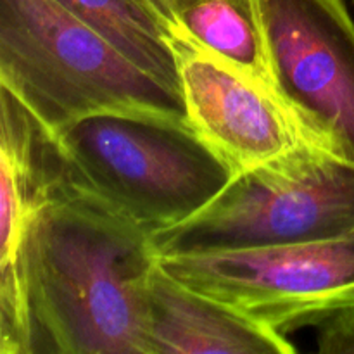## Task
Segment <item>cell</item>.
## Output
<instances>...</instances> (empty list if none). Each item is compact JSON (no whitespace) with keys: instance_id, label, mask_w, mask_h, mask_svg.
Segmentation results:
<instances>
[{"instance_id":"obj_1","label":"cell","mask_w":354,"mask_h":354,"mask_svg":"<svg viewBox=\"0 0 354 354\" xmlns=\"http://www.w3.org/2000/svg\"><path fill=\"white\" fill-rule=\"evenodd\" d=\"M151 235L88 190L41 207L21 251L35 354H149Z\"/></svg>"},{"instance_id":"obj_2","label":"cell","mask_w":354,"mask_h":354,"mask_svg":"<svg viewBox=\"0 0 354 354\" xmlns=\"http://www.w3.org/2000/svg\"><path fill=\"white\" fill-rule=\"evenodd\" d=\"M0 85L55 133L99 113L189 120L183 95L54 0H0Z\"/></svg>"},{"instance_id":"obj_3","label":"cell","mask_w":354,"mask_h":354,"mask_svg":"<svg viewBox=\"0 0 354 354\" xmlns=\"http://www.w3.org/2000/svg\"><path fill=\"white\" fill-rule=\"evenodd\" d=\"M57 137L83 189L151 237L196 216L237 175L190 120L99 113Z\"/></svg>"},{"instance_id":"obj_4","label":"cell","mask_w":354,"mask_h":354,"mask_svg":"<svg viewBox=\"0 0 354 354\" xmlns=\"http://www.w3.org/2000/svg\"><path fill=\"white\" fill-rule=\"evenodd\" d=\"M354 228V165L301 140L244 169L190 220L152 235L156 256L266 249Z\"/></svg>"},{"instance_id":"obj_5","label":"cell","mask_w":354,"mask_h":354,"mask_svg":"<svg viewBox=\"0 0 354 354\" xmlns=\"http://www.w3.org/2000/svg\"><path fill=\"white\" fill-rule=\"evenodd\" d=\"M168 275L282 335L354 303V228L292 245L161 258Z\"/></svg>"},{"instance_id":"obj_6","label":"cell","mask_w":354,"mask_h":354,"mask_svg":"<svg viewBox=\"0 0 354 354\" xmlns=\"http://www.w3.org/2000/svg\"><path fill=\"white\" fill-rule=\"evenodd\" d=\"M273 93L304 142L354 165V21L344 0H256Z\"/></svg>"},{"instance_id":"obj_7","label":"cell","mask_w":354,"mask_h":354,"mask_svg":"<svg viewBox=\"0 0 354 354\" xmlns=\"http://www.w3.org/2000/svg\"><path fill=\"white\" fill-rule=\"evenodd\" d=\"M0 354H35L21 251L35 214L85 190L55 131L0 85Z\"/></svg>"},{"instance_id":"obj_8","label":"cell","mask_w":354,"mask_h":354,"mask_svg":"<svg viewBox=\"0 0 354 354\" xmlns=\"http://www.w3.org/2000/svg\"><path fill=\"white\" fill-rule=\"evenodd\" d=\"M175 48L190 123L235 171L263 165L303 140L272 90L180 35Z\"/></svg>"},{"instance_id":"obj_9","label":"cell","mask_w":354,"mask_h":354,"mask_svg":"<svg viewBox=\"0 0 354 354\" xmlns=\"http://www.w3.org/2000/svg\"><path fill=\"white\" fill-rule=\"evenodd\" d=\"M149 354H290L275 328L197 292L156 265L145 294Z\"/></svg>"},{"instance_id":"obj_10","label":"cell","mask_w":354,"mask_h":354,"mask_svg":"<svg viewBox=\"0 0 354 354\" xmlns=\"http://www.w3.org/2000/svg\"><path fill=\"white\" fill-rule=\"evenodd\" d=\"M120 54L182 95L175 24L152 0H54Z\"/></svg>"},{"instance_id":"obj_11","label":"cell","mask_w":354,"mask_h":354,"mask_svg":"<svg viewBox=\"0 0 354 354\" xmlns=\"http://www.w3.org/2000/svg\"><path fill=\"white\" fill-rule=\"evenodd\" d=\"M171 19L176 35L273 92L256 0H187Z\"/></svg>"},{"instance_id":"obj_12","label":"cell","mask_w":354,"mask_h":354,"mask_svg":"<svg viewBox=\"0 0 354 354\" xmlns=\"http://www.w3.org/2000/svg\"><path fill=\"white\" fill-rule=\"evenodd\" d=\"M311 328L322 354H354V303L327 311Z\"/></svg>"},{"instance_id":"obj_13","label":"cell","mask_w":354,"mask_h":354,"mask_svg":"<svg viewBox=\"0 0 354 354\" xmlns=\"http://www.w3.org/2000/svg\"><path fill=\"white\" fill-rule=\"evenodd\" d=\"M152 2H154L156 6H158L159 9L166 14V17H168V19L173 23L171 12L176 9V7L182 6L183 2H187V0H152Z\"/></svg>"},{"instance_id":"obj_14","label":"cell","mask_w":354,"mask_h":354,"mask_svg":"<svg viewBox=\"0 0 354 354\" xmlns=\"http://www.w3.org/2000/svg\"><path fill=\"white\" fill-rule=\"evenodd\" d=\"M351 2H353V6H354V0H351Z\"/></svg>"}]
</instances>
